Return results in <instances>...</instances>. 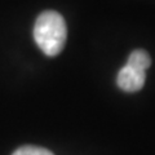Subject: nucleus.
Instances as JSON below:
<instances>
[{"instance_id":"obj_1","label":"nucleus","mask_w":155,"mask_h":155,"mask_svg":"<svg viewBox=\"0 0 155 155\" xmlns=\"http://www.w3.org/2000/svg\"><path fill=\"white\" fill-rule=\"evenodd\" d=\"M67 28L64 17L54 11L39 14L34 26V39L44 54L57 56L65 47Z\"/></svg>"},{"instance_id":"obj_2","label":"nucleus","mask_w":155,"mask_h":155,"mask_svg":"<svg viewBox=\"0 0 155 155\" xmlns=\"http://www.w3.org/2000/svg\"><path fill=\"white\" fill-rule=\"evenodd\" d=\"M146 80V71L137 70L132 66L125 65L120 69L116 78V83L120 89L125 92H137L143 87Z\"/></svg>"},{"instance_id":"obj_3","label":"nucleus","mask_w":155,"mask_h":155,"mask_svg":"<svg viewBox=\"0 0 155 155\" xmlns=\"http://www.w3.org/2000/svg\"><path fill=\"white\" fill-rule=\"evenodd\" d=\"M125 65L132 66L134 69L141 70V71H146L150 67V65H151V58H150V56L145 51L136 49L129 54L128 61Z\"/></svg>"},{"instance_id":"obj_4","label":"nucleus","mask_w":155,"mask_h":155,"mask_svg":"<svg viewBox=\"0 0 155 155\" xmlns=\"http://www.w3.org/2000/svg\"><path fill=\"white\" fill-rule=\"evenodd\" d=\"M12 155H54L49 150L38 146H22L17 149Z\"/></svg>"}]
</instances>
